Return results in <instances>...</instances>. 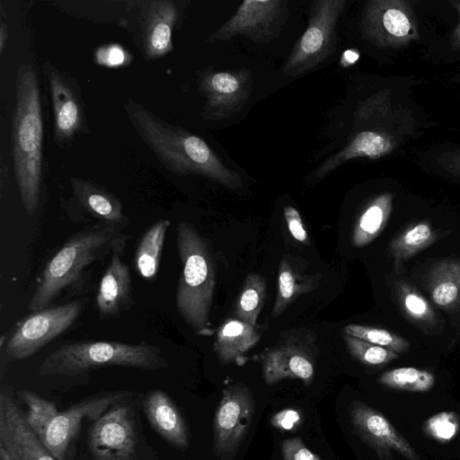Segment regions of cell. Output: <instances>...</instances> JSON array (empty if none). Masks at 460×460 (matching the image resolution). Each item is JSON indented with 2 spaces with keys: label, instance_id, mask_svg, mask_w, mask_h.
Listing matches in <instances>:
<instances>
[{
  "label": "cell",
  "instance_id": "1",
  "mask_svg": "<svg viewBox=\"0 0 460 460\" xmlns=\"http://www.w3.org/2000/svg\"><path fill=\"white\" fill-rule=\"evenodd\" d=\"M124 110L132 127L171 172L201 175L230 189L243 186L240 175L199 136L169 124L133 100L124 103Z\"/></svg>",
  "mask_w": 460,
  "mask_h": 460
},
{
  "label": "cell",
  "instance_id": "2",
  "mask_svg": "<svg viewBox=\"0 0 460 460\" xmlns=\"http://www.w3.org/2000/svg\"><path fill=\"white\" fill-rule=\"evenodd\" d=\"M12 159L22 207L28 215L40 203L42 172L43 120L39 80L31 64H22L15 82L12 122Z\"/></svg>",
  "mask_w": 460,
  "mask_h": 460
},
{
  "label": "cell",
  "instance_id": "3",
  "mask_svg": "<svg viewBox=\"0 0 460 460\" xmlns=\"http://www.w3.org/2000/svg\"><path fill=\"white\" fill-rule=\"evenodd\" d=\"M128 225L97 221L67 238L40 274L29 311L47 308L65 290L77 287L92 264L111 255L115 244L128 238L124 233Z\"/></svg>",
  "mask_w": 460,
  "mask_h": 460
},
{
  "label": "cell",
  "instance_id": "4",
  "mask_svg": "<svg viewBox=\"0 0 460 460\" xmlns=\"http://www.w3.org/2000/svg\"><path fill=\"white\" fill-rule=\"evenodd\" d=\"M176 244L181 272L175 296L179 314L192 331L212 333L210 308L216 286V267L209 244L189 222L176 226Z\"/></svg>",
  "mask_w": 460,
  "mask_h": 460
},
{
  "label": "cell",
  "instance_id": "5",
  "mask_svg": "<svg viewBox=\"0 0 460 460\" xmlns=\"http://www.w3.org/2000/svg\"><path fill=\"white\" fill-rule=\"evenodd\" d=\"M168 365L162 349L155 345L85 340L58 346L41 361L38 371L43 376H76L100 367H125L155 371Z\"/></svg>",
  "mask_w": 460,
  "mask_h": 460
},
{
  "label": "cell",
  "instance_id": "6",
  "mask_svg": "<svg viewBox=\"0 0 460 460\" xmlns=\"http://www.w3.org/2000/svg\"><path fill=\"white\" fill-rule=\"evenodd\" d=\"M346 0H316L311 4L306 30L296 41L284 67L287 76L308 73L337 47L336 25Z\"/></svg>",
  "mask_w": 460,
  "mask_h": 460
},
{
  "label": "cell",
  "instance_id": "7",
  "mask_svg": "<svg viewBox=\"0 0 460 460\" xmlns=\"http://www.w3.org/2000/svg\"><path fill=\"white\" fill-rule=\"evenodd\" d=\"M83 299L31 312L20 320L4 347L7 360L18 361L32 357L44 346L70 329L84 308Z\"/></svg>",
  "mask_w": 460,
  "mask_h": 460
},
{
  "label": "cell",
  "instance_id": "8",
  "mask_svg": "<svg viewBox=\"0 0 460 460\" xmlns=\"http://www.w3.org/2000/svg\"><path fill=\"white\" fill-rule=\"evenodd\" d=\"M318 354L316 333L307 328H296L280 333L262 355V376L267 385L283 379H300L310 385L314 376Z\"/></svg>",
  "mask_w": 460,
  "mask_h": 460
},
{
  "label": "cell",
  "instance_id": "9",
  "mask_svg": "<svg viewBox=\"0 0 460 460\" xmlns=\"http://www.w3.org/2000/svg\"><path fill=\"white\" fill-rule=\"evenodd\" d=\"M360 30L381 49L402 48L419 39L418 21L407 0L368 1L361 13Z\"/></svg>",
  "mask_w": 460,
  "mask_h": 460
},
{
  "label": "cell",
  "instance_id": "10",
  "mask_svg": "<svg viewBox=\"0 0 460 460\" xmlns=\"http://www.w3.org/2000/svg\"><path fill=\"white\" fill-rule=\"evenodd\" d=\"M288 17L286 0H245L208 40L225 41L242 35L256 43H266L279 37Z\"/></svg>",
  "mask_w": 460,
  "mask_h": 460
},
{
  "label": "cell",
  "instance_id": "11",
  "mask_svg": "<svg viewBox=\"0 0 460 460\" xmlns=\"http://www.w3.org/2000/svg\"><path fill=\"white\" fill-rule=\"evenodd\" d=\"M138 438L131 408L125 401L95 420L89 430V447L95 460H135Z\"/></svg>",
  "mask_w": 460,
  "mask_h": 460
},
{
  "label": "cell",
  "instance_id": "12",
  "mask_svg": "<svg viewBox=\"0 0 460 460\" xmlns=\"http://www.w3.org/2000/svg\"><path fill=\"white\" fill-rule=\"evenodd\" d=\"M198 88L205 98L202 117L219 120L234 115L243 107L251 95L252 77L245 68L206 69L199 74Z\"/></svg>",
  "mask_w": 460,
  "mask_h": 460
},
{
  "label": "cell",
  "instance_id": "13",
  "mask_svg": "<svg viewBox=\"0 0 460 460\" xmlns=\"http://www.w3.org/2000/svg\"><path fill=\"white\" fill-rule=\"evenodd\" d=\"M254 411L250 388L234 384L223 390L214 418V451L221 458L231 457L245 437Z\"/></svg>",
  "mask_w": 460,
  "mask_h": 460
},
{
  "label": "cell",
  "instance_id": "14",
  "mask_svg": "<svg viewBox=\"0 0 460 460\" xmlns=\"http://www.w3.org/2000/svg\"><path fill=\"white\" fill-rule=\"evenodd\" d=\"M54 115V140L60 147L72 143L87 129L83 100L77 84L51 63L45 62Z\"/></svg>",
  "mask_w": 460,
  "mask_h": 460
},
{
  "label": "cell",
  "instance_id": "15",
  "mask_svg": "<svg viewBox=\"0 0 460 460\" xmlns=\"http://www.w3.org/2000/svg\"><path fill=\"white\" fill-rule=\"evenodd\" d=\"M0 445L10 460H58L33 432L9 385L0 389Z\"/></svg>",
  "mask_w": 460,
  "mask_h": 460
},
{
  "label": "cell",
  "instance_id": "16",
  "mask_svg": "<svg viewBox=\"0 0 460 460\" xmlns=\"http://www.w3.org/2000/svg\"><path fill=\"white\" fill-rule=\"evenodd\" d=\"M131 395L129 391L101 393L84 398L66 410L59 411L48 429L45 446L58 460H65L69 443L79 431L83 419L94 421L110 408L126 401Z\"/></svg>",
  "mask_w": 460,
  "mask_h": 460
},
{
  "label": "cell",
  "instance_id": "17",
  "mask_svg": "<svg viewBox=\"0 0 460 460\" xmlns=\"http://www.w3.org/2000/svg\"><path fill=\"white\" fill-rule=\"evenodd\" d=\"M350 420L358 436L385 459L395 451L409 460H420L410 443L378 411L354 400L350 405Z\"/></svg>",
  "mask_w": 460,
  "mask_h": 460
},
{
  "label": "cell",
  "instance_id": "18",
  "mask_svg": "<svg viewBox=\"0 0 460 460\" xmlns=\"http://www.w3.org/2000/svg\"><path fill=\"white\" fill-rule=\"evenodd\" d=\"M127 241L115 244L99 282L95 304L102 319L118 318L134 303L131 273L123 260Z\"/></svg>",
  "mask_w": 460,
  "mask_h": 460
},
{
  "label": "cell",
  "instance_id": "19",
  "mask_svg": "<svg viewBox=\"0 0 460 460\" xmlns=\"http://www.w3.org/2000/svg\"><path fill=\"white\" fill-rule=\"evenodd\" d=\"M178 17V8L172 0L143 2L140 23L144 53L147 60L160 58L173 49L172 37Z\"/></svg>",
  "mask_w": 460,
  "mask_h": 460
},
{
  "label": "cell",
  "instance_id": "20",
  "mask_svg": "<svg viewBox=\"0 0 460 460\" xmlns=\"http://www.w3.org/2000/svg\"><path fill=\"white\" fill-rule=\"evenodd\" d=\"M143 409L150 426L168 444L177 449L188 447L190 434L186 421L164 391L155 389L147 393Z\"/></svg>",
  "mask_w": 460,
  "mask_h": 460
},
{
  "label": "cell",
  "instance_id": "21",
  "mask_svg": "<svg viewBox=\"0 0 460 460\" xmlns=\"http://www.w3.org/2000/svg\"><path fill=\"white\" fill-rule=\"evenodd\" d=\"M397 142L382 129H367L358 132L338 153L325 160L315 171L314 180H321L344 163L360 157L381 158L394 151Z\"/></svg>",
  "mask_w": 460,
  "mask_h": 460
},
{
  "label": "cell",
  "instance_id": "22",
  "mask_svg": "<svg viewBox=\"0 0 460 460\" xmlns=\"http://www.w3.org/2000/svg\"><path fill=\"white\" fill-rule=\"evenodd\" d=\"M70 184L76 203L87 215L98 221L128 223L121 201L103 187L76 177L70 179Z\"/></svg>",
  "mask_w": 460,
  "mask_h": 460
},
{
  "label": "cell",
  "instance_id": "23",
  "mask_svg": "<svg viewBox=\"0 0 460 460\" xmlns=\"http://www.w3.org/2000/svg\"><path fill=\"white\" fill-rule=\"evenodd\" d=\"M255 327L236 318L225 321L217 329L214 343L218 360L229 364L252 349L261 339Z\"/></svg>",
  "mask_w": 460,
  "mask_h": 460
},
{
  "label": "cell",
  "instance_id": "24",
  "mask_svg": "<svg viewBox=\"0 0 460 460\" xmlns=\"http://www.w3.org/2000/svg\"><path fill=\"white\" fill-rule=\"evenodd\" d=\"M322 277L319 273L305 274L297 270L286 258L279 263L277 294L272 318H277L300 296L315 290Z\"/></svg>",
  "mask_w": 460,
  "mask_h": 460
},
{
  "label": "cell",
  "instance_id": "25",
  "mask_svg": "<svg viewBox=\"0 0 460 460\" xmlns=\"http://www.w3.org/2000/svg\"><path fill=\"white\" fill-rule=\"evenodd\" d=\"M171 221L160 219L141 236L134 254V267L139 276L148 281L156 278L165 237Z\"/></svg>",
  "mask_w": 460,
  "mask_h": 460
},
{
  "label": "cell",
  "instance_id": "26",
  "mask_svg": "<svg viewBox=\"0 0 460 460\" xmlns=\"http://www.w3.org/2000/svg\"><path fill=\"white\" fill-rule=\"evenodd\" d=\"M393 195L384 193L372 199L359 214L353 228L352 243L365 246L385 227L392 209Z\"/></svg>",
  "mask_w": 460,
  "mask_h": 460
},
{
  "label": "cell",
  "instance_id": "27",
  "mask_svg": "<svg viewBox=\"0 0 460 460\" xmlns=\"http://www.w3.org/2000/svg\"><path fill=\"white\" fill-rule=\"evenodd\" d=\"M433 270L429 282L432 300L443 307L456 305L460 300V262L446 261Z\"/></svg>",
  "mask_w": 460,
  "mask_h": 460
},
{
  "label": "cell",
  "instance_id": "28",
  "mask_svg": "<svg viewBox=\"0 0 460 460\" xmlns=\"http://www.w3.org/2000/svg\"><path fill=\"white\" fill-rule=\"evenodd\" d=\"M265 296L266 281L264 278L257 273L248 274L235 301L234 311L235 318L256 326Z\"/></svg>",
  "mask_w": 460,
  "mask_h": 460
},
{
  "label": "cell",
  "instance_id": "29",
  "mask_svg": "<svg viewBox=\"0 0 460 460\" xmlns=\"http://www.w3.org/2000/svg\"><path fill=\"white\" fill-rule=\"evenodd\" d=\"M17 394L27 406L26 420L29 426L44 443L48 429L59 411L53 402L32 391L22 389Z\"/></svg>",
  "mask_w": 460,
  "mask_h": 460
},
{
  "label": "cell",
  "instance_id": "30",
  "mask_svg": "<svg viewBox=\"0 0 460 460\" xmlns=\"http://www.w3.org/2000/svg\"><path fill=\"white\" fill-rule=\"evenodd\" d=\"M379 382L389 388L409 391L427 392L435 384L433 374L415 367H398L383 373Z\"/></svg>",
  "mask_w": 460,
  "mask_h": 460
},
{
  "label": "cell",
  "instance_id": "31",
  "mask_svg": "<svg viewBox=\"0 0 460 460\" xmlns=\"http://www.w3.org/2000/svg\"><path fill=\"white\" fill-rule=\"evenodd\" d=\"M434 239L435 234L430 226L425 222H420L398 236L392 243L391 249L397 260L406 259L424 249Z\"/></svg>",
  "mask_w": 460,
  "mask_h": 460
},
{
  "label": "cell",
  "instance_id": "32",
  "mask_svg": "<svg viewBox=\"0 0 460 460\" xmlns=\"http://www.w3.org/2000/svg\"><path fill=\"white\" fill-rule=\"evenodd\" d=\"M343 332L381 346L395 353L406 352L410 348L409 342L403 338L387 330L373 326L350 323L344 327Z\"/></svg>",
  "mask_w": 460,
  "mask_h": 460
},
{
  "label": "cell",
  "instance_id": "33",
  "mask_svg": "<svg viewBox=\"0 0 460 460\" xmlns=\"http://www.w3.org/2000/svg\"><path fill=\"white\" fill-rule=\"evenodd\" d=\"M342 339L349 354L365 365H384L398 358V355L390 349L344 332L342 333Z\"/></svg>",
  "mask_w": 460,
  "mask_h": 460
},
{
  "label": "cell",
  "instance_id": "34",
  "mask_svg": "<svg viewBox=\"0 0 460 460\" xmlns=\"http://www.w3.org/2000/svg\"><path fill=\"white\" fill-rule=\"evenodd\" d=\"M459 428V418L452 411L437 413L428 419L423 425L424 431L429 436L442 442L451 440L457 434Z\"/></svg>",
  "mask_w": 460,
  "mask_h": 460
},
{
  "label": "cell",
  "instance_id": "35",
  "mask_svg": "<svg viewBox=\"0 0 460 460\" xmlns=\"http://www.w3.org/2000/svg\"><path fill=\"white\" fill-rule=\"evenodd\" d=\"M281 452L284 460H321L304 444L300 438L284 440L281 444Z\"/></svg>",
  "mask_w": 460,
  "mask_h": 460
},
{
  "label": "cell",
  "instance_id": "36",
  "mask_svg": "<svg viewBox=\"0 0 460 460\" xmlns=\"http://www.w3.org/2000/svg\"><path fill=\"white\" fill-rule=\"evenodd\" d=\"M402 303L406 312L413 318L426 319L431 315L427 301L411 289L403 290Z\"/></svg>",
  "mask_w": 460,
  "mask_h": 460
},
{
  "label": "cell",
  "instance_id": "37",
  "mask_svg": "<svg viewBox=\"0 0 460 460\" xmlns=\"http://www.w3.org/2000/svg\"><path fill=\"white\" fill-rule=\"evenodd\" d=\"M302 421L299 411L293 408L283 409L276 412L271 420V425L282 431H290L297 429Z\"/></svg>",
  "mask_w": 460,
  "mask_h": 460
},
{
  "label": "cell",
  "instance_id": "38",
  "mask_svg": "<svg viewBox=\"0 0 460 460\" xmlns=\"http://www.w3.org/2000/svg\"><path fill=\"white\" fill-rule=\"evenodd\" d=\"M284 216L288 231L292 236L302 243H308L309 238L304 227L299 212L295 208L287 206L284 208Z\"/></svg>",
  "mask_w": 460,
  "mask_h": 460
},
{
  "label": "cell",
  "instance_id": "39",
  "mask_svg": "<svg viewBox=\"0 0 460 460\" xmlns=\"http://www.w3.org/2000/svg\"><path fill=\"white\" fill-rule=\"evenodd\" d=\"M99 64L109 66H121L128 62V55L118 45L102 48L96 52Z\"/></svg>",
  "mask_w": 460,
  "mask_h": 460
},
{
  "label": "cell",
  "instance_id": "40",
  "mask_svg": "<svg viewBox=\"0 0 460 460\" xmlns=\"http://www.w3.org/2000/svg\"><path fill=\"white\" fill-rule=\"evenodd\" d=\"M437 160L445 170L460 178V148L443 152Z\"/></svg>",
  "mask_w": 460,
  "mask_h": 460
},
{
  "label": "cell",
  "instance_id": "41",
  "mask_svg": "<svg viewBox=\"0 0 460 460\" xmlns=\"http://www.w3.org/2000/svg\"><path fill=\"white\" fill-rule=\"evenodd\" d=\"M449 4L456 10L458 13V22L450 36V45L452 49L460 50V1H449Z\"/></svg>",
  "mask_w": 460,
  "mask_h": 460
},
{
  "label": "cell",
  "instance_id": "42",
  "mask_svg": "<svg viewBox=\"0 0 460 460\" xmlns=\"http://www.w3.org/2000/svg\"><path fill=\"white\" fill-rule=\"evenodd\" d=\"M7 40H8L7 26L4 23V22L2 20L1 21V25H0V53L1 54L4 50Z\"/></svg>",
  "mask_w": 460,
  "mask_h": 460
},
{
  "label": "cell",
  "instance_id": "43",
  "mask_svg": "<svg viewBox=\"0 0 460 460\" xmlns=\"http://www.w3.org/2000/svg\"><path fill=\"white\" fill-rule=\"evenodd\" d=\"M359 54L358 51L354 49H348L343 55V60L345 61V65L349 66L357 62L358 59Z\"/></svg>",
  "mask_w": 460,
  "mask_h": 460
},
{
  "label": "cell",
  "instance_id": "44",
  "mask_svg": "<svg viewBox=\"0 0 460 460\" xmlns=\"http://www.w3.org/2000/svg\"><path fill=\"white\" fill-rule=\"evenodd\" d=\"M0 460H10L9 454L5 448L0 445Z\"/></svg>",
  "mask_w": 460,
  "mask_h": 460
}]
</instances>
